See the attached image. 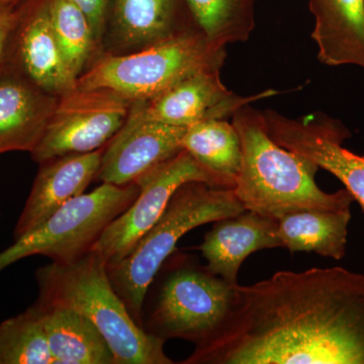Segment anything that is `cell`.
Instances as JSON below:
<instances>
[{
	"label": "cell",
	"instance_id": "5b68a950",
	"mask_svg": "<svg viewBox=\"0 0 364 364\" xmlns=\"http://www.w3.org/2000/svg\"><path fill=\"white\" fill-rule=\"evenodd\" d=\"M238 284L232 286L193 256L176 251L150 284L155 296L153 304L143 306H148L143 309V329L165 342L182 339L200 346L226 322Z\"/></svg>",
	"mask_w": 364,
	"mask_h": 364
},
{
	"label": "cell",
	"instance_id": "ffe728a7",
	"mask_svg": "<svg viewBox=\"0 0 364 364\" xmlns=\"http://www.w3.org/2000/svg\"><path fill=\"white\" fill-rule=\"evenodd\" d=\"M350 208L304 210L277 221V236L289 252H315L340 260L346 253Z\"/></svg>",
	"mask_w": 364,
	"mask_h": 364
},
{
	"label": "cell",
	"instance_id": "cb8c5ba5",
	"mask_svg": "<svg viewBox=\"0 0 364 364\" xmlns=\"http://www.w3.org/2000/svg\"><path fill=\"white\" fill-rule=\"evenodd\" d=\"M0 364H55L33 306L0 323Z\"/></svg>",
	"mask_w": 364,
	"mask_h": 364
},
{
	"label": "cell",
	"instance_id": "277c9868",
	"mask_svg": "<svg viewBox=\"0 0 364 364\" xmlns=\"http://www.w3.org/2000/svg\"><path fill=\"white\" fill-rule=\"evenodd\" d=\"M245 210L234 189L202 181L182 184L161 217L141 237L123 259L107 265L114 291L134 320L142 327L146 294L164 261L176 252L178 241L196 227ZM143 328V327H142Z\"/></svg>",
	"mask_w": 364,
	"mask_h": 364
},
{
	"label": "cell",
	"instance_id": "6da1fadb",
	"mask_svg": "<svg viewBox=\"0 0 364 364\" xmlns=\"http://www.w3.org/2000/svg\"><path fill=\"white\" fill-rule=\"evenodd\" d=\"M233 310L181 364H364V275L279 272L236 287Z\"/></svg>",
	"mask_w": 364,
	"mask_h": 364
},
{
	"label": "cell",
	"instance_id": "3957f363",
	"mask_svg": "<svg viewBox=\"0 0 364 364\" xmlns=\"http://www.w3.org/2000/svg\"><path fill=\"white\" fill-rule=\"evenodd\" d=\"M45 305L63 306L85 316L104 335L117 364H173L165 341L141 327L112 287L107 263L97 251L68 263H55L36 272Z\"/></svg>",
	"mask_w": 364,
	"mask_h": 364
},
{
	"label": "cell",
	"instance_id": "9c48e42d",
	"mask_svg": "<svg viewBox=\"0 0 364 364\" xmlns=\"http://www.w3.org/2000/svg\"><path fill=\"white\" fill-rule=\"evenodd\" d=\"M191 181L217 188L214 179L186 150L144 174L135 182L140 188L136 200L105 228L92 250L102 256L107 265L123 259L161 217L177 189Z\"/></svg>",
	"mask_w": 364,
	"mask_h": 364
},
{
	"label": "cell",
	"instance_id": "44dd1931",
	"mask_svg": "<svg viewBox=\"0 0 364 364\" xmlns=\"http://www.w3.org/2000/svg\"><path fill=\"white\" fill-rule=\"evenodd\" d=\"M182 149L214 179L215 186L234 189L242 164L240 136L227 119H210L188 127Z\"/></svg>",
	"mask_w": 364,
	"mask_h": 364
},
{
	"label": "cell",
	"instance_id": "8fae6325",
	"mask_svg": "<svg viewBox=\"0 0 364 364\" xmlns=\"http://www.w3.org/2000/svg\"><path fill=\"white\" fill-rule=\"evenodd\" d=\"M220 71L196 72L152 100L134 102L131 112L150 121L188 128L210 119H227L244 105L279 93L268 90L251 97H240L224 85Z\"/></svg>",
	"mask_w": 364,
	"mask_h": 364
},
{
	"label": "cell",
	"instance_id": "8992f818",
	"mask_svg": "<svg viewBox=\"0 0 364 364\" xmlns=\"http://www.w3.org/2000/svg\"><path fill=\"white\" fill-rule=\"evenodd\" d=\"M226 47L193 30L129 53L102 52L77 80L81 90L112 91L130 102H146L196 72L220 69Z\"/></svg>",
	"mask_w": 364,
	"mask_h": 364
},
{
	"label": "cell",
	"instance_id": "484cf974",
	"mask_svg": "<svg viewBox=\"0 0 364 364\" xmlns=\"http://www.w3.org/2000/svg\"><path fill=\"white\" fill-rule=\"evenodd\" d=\"M85 13L95 33L100 49L104 45L105 21L109 0H69Z\"/></svg>",
	"mask_w": 364,
	"mask_h": 364
},
{
	"label": "cell",
	"instance_id": "d4e9b609",
	"mask_svg": "<svg viewBox=\"0 0 364 364\" xmlns=\"http://www.w3.org/2000/svg\"><path fill=\"white\" fill-rule=\"evenodd\" d=\"M23 4L0 6V67L6 61L14 33L23 13Z\"/></svg>",
	"mask_w": 364,
	"mask_h": 364
},
{
	"label": "cell",
	"instance_id": "5bb4252c",
	"mask_svg": "<svg viewBox=\"0 0 364 364\" xmlns=\"http://www.w3.org/2000/svg\"><path fill=\"white\" fill-rule=\"evenodd\" d=\"M58 100L6 59L0 67V155L32 152Z\"/></svg>",
	"mask_w": 364,
	"mask_h": 364
},
{
	"label": "cell",
	"instance_id": "ac0fdd59",
	"mask_svg": "<svg viewBox=\"0 0 364 364\" xmlns=\"http://www.w3.org/2000/svg\"><path fill=\"white\" fill-rule=\"evenodd\" d=\"M309 7L318 61L364 68V0H310Z\"/></svg>",
	"mask_w": 364,
	"mask_h": 364
},
{
	"label": "cell",
	"instance_id": "52a82bcc",
	"mask_svg": "<svg viewBox=\"0 0 364 364\" xmlns=\"http://www.w3.org/2000/svg\"><path fill=\"white\" fill-rule=\"evenodd\" d=\"M136 183L126 186L102 183L73 198L44 223L0 252V272L31 256L68 263L95 247L105 228L124 212L139 195Z\"/></svg>",
	"mask_w": 364,
	"mask_h": 364
},
{
	"label": "cell",
	"instance_id": "7402d4cb",
	"mask_svg": "<svg viewBox=\"0 0 364 364\" xmlns=\"http://www.w3.org/2000/svg\"><path fill=\"white\" fill-rule=\"evenodd\" d=\"M196 26L215 45L246 42L255 28L256 0H186Z\"/></svg>",
	"mask_w": 364,
	"mask_h": 364
},
{
	"label": "cell",
	"instance_id": "603a6c76",
	"mask_svg": "<svg viewBox=\"0 0 364 364\" xmlns=\"http://www.w3.org/2000/svg\"><path fill=\"white\" fill-rule=\"evenodd\" d=\"M47 7L64 58L79 78L100 51L90 21L69 0H47Z\"/></svg>",
	"mask_w": 364,
	"mask_h": 364
},
{
	"label": "cell",
	"instance_id": "d6986e66",
	"mask_svg": "<svg viewBox=\"0 0 364 364\" xmlns=\"http://www.w3.org/2000/svg\"><path fill=\"white\" fill-rule=\"evenodd\" d=\"M56 364H117L104 335L85 316L63 306L33 305Z\"/></svg>",
	"mask_w": 364,
	"mask_h": 364
},
{
	"label": "cell",
	"instance_id": "4fadbf2b",
	"mask_svg": "<svg viewBox=\"0 0 364 364\" xmlns=\"http://www.w3.org/2000/svg\"><path fill=\"white\" fill-rule=\"evenodd\" d=\"M7 60L50 95L61 97L77 88L78 78L69 68L53 30L47 0L23 1Z\"/></svg>",
	"mask_w": 364,
	"mask_h": 364
},
{
	"label": "cell",
	"instance_id": "7a4b0ae2",
	"mask_svg": "<svg viewBox=\"0 0 364 364\" xmlns=\"http://www.w3.org/2000/svg\"><path fill=\"white\" fill-rule=\"evenodd\" d=\"M232 124L242 147L234 191L245 210L279 221L299 210L351 208L354 198L346 188L325 193L316 183L318 165L273 140L262 112L244 105L232 117Z\"/></svg>",
	"mask_w": 364,
	"mask_h": 364
},
{
	"label": "cell",
	"instance_id": "4316f807",
	"mask_svg": "<svg viewBox=\"0 0 364 364\" xmlns=\"http://www.w3.org/2000/svg\"><path fill=\"white\" fill-rule=\"evenodd\" d=\"M23 1L25 0H0V6H4V4H20Z\"/></svg>",
	"mask_w": 364,
	"mask_h": 364
},
{
	"label": "cell",
	"instance_id": "9a60e30c",
	"mask_svg": "<svg viewBox=\"0 0 364 364\" xmlns=\"http://www.w3.org/2000/svg\"><path fill=\"white\" fill-rule=\"evenodd\" d=\"M105 147L41 163L23 212L14 228V238L32 231L60 208L83 195L97 179Z\"/></svg>",
	"mask_w": 364,
	"mask_h": 364
},
{
	"label": "cell",
	"instance_id": "e0dca14e",
	"mask_svg": "<svg viewBox=\"0 0 364 364\" xmlns=\"http://www.w3.org/2000/svg\"><path fill=\"white\" fill-rule=\"evenodd\" d=\"M193 30L198 28L186 0H114L117 47L136 51Z\"/></svg>",
	"mask_w": 364,
	"mask_h": 364
},
{
	"label": "cell",
	"instance_id": "2e32d148",
	"mask_svg": "<svg viewBox=\"0 0 364 364\" xmlns=\"http://www.w3.org/2000/svg\"><path fill=\"white\" fill-rule=\"evenodd\" d=\"M277 230V221L245 210L215 221L203 243L195 249L202 252L210 272L236 286L242 263L249 255L263 249L282 247Z\"/></svg>",
	"mask_w": 364,
	"mask_h": 364
},
{
	"label": "cell",
	"instance_id": "30bf717a",
	"mask_svg": "<svg viewBox=\"0 0 364 364\" xmlns=\"http://www.w3.org/2000/svg\"><path fill=\"white\" fill-rule=\"evenodd\" d=\"M263 116L275 142L337 177L364 210V157L343 147L350 136L343 124L322 114L289 119L267 109Z\"/></svg>",
	"mask_w": 364,
	"mask_h": 364
},
{
	"label": "cell",
	"instance_id": "7c38bea8",
	"mask_svg": "<svg viewBox=\"0 0 364 364\" xmlns=\"http://www.w3.org/2000/svg\"><path fill=\"white\" fill-rule=\"evenodd\" d=\"M188 128L143 119L131 112L126 123L107 144L97 181L126 186L182 149Z\"/></svg>",
	"mask_w": 364,
	"mask_h": 364
},
{
	"label": "cell",
	"instance_id": "ba28073f",
	"mask_svg": "<svg viewBox=\"0 0 364 364\" xmlns=\"http://www.w3.org/2000/svg\"><path fill=\"white\" fill-rule=\"evenodd\" d=\"M132 104L112 91L75 90L59 97L58 105L35 149L38 164L105 147L126 123Z\"/></svg>",
	"mask_w": 364,
	"mask_h": 364
}]
</instances>
